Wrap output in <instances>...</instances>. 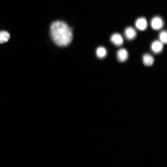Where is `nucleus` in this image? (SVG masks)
I'll use <instances>...</instances> for the list:
<instances>
[{
  "label": "nucleus",
  "mask_w": 167,
  "mask_h": 167,
  "mask_svg": "<svg viewBox=\"0 0 167 167\" xmlns=\"http://www.w3.org/2000/svg\"><path fill=\"white\" fill-rule=\"evenodd\" d=\"M143 62L145 65L150 66L153 65L154 62V58L148 54H145L143 57Z\"/></svg>",
  "instance_id": "obj_8"
},
{
  "label": "nucleus",
  "mask_w": 167,
  "mask_h": 167,
  "mask_svg": "<svg viewBox=\"0 0 167 167\" xmlns=\"http://www.w3.org/2000/svg\"><path fill=\"white\" fill-rule=\"evenodd\" d=\"M129 56L127 51L124 48L119 49L117 52V57L118 61L121 62H124L128 59Z\"/></svg>",
  "instance_id": "obj_5"
},
{
  "label": "nucleus",
  "mask_w": 167,
  "mask_h": 167,
  "mask_svg": "<svg viewBox=\"0 0 167 167\" xmlns=\"http://www.w3.org/2000/svg\"><path fill=\"white\" fill-rule=\"evenodd\" d=\"M50 33L53 42L59 46H67L72 41V29L63 22L56 21L52 23Z\"/></svg>",
  "instance_id": "obj_1"
},
{
  "label": "nucleus",
  "mask_w": 167,
  "mask_h": 167,
  "mask_svg": "<svg viewBox=\"0 0 167 167\" xmlns=\"http://www.w3.org/2000/svg\"><path fill=\"white\" fill-rule=\"evenodd\" d=\"M10 37L9 33L7 31H0V44L8 42Z\"/></svg>",
  "instance_id": "obj_9"
},
{
  "label": "nucleus",
  "mask_w": 167,
  "mask_h": 167,
  "mask_svg": "<svg viewBox=\"0 0 167 167\" xmlns=\"http://www.w3.org/2000/svg\"><path fill=\"white\" fill-rule=\"evenodd\" d=\"M164 23L163 19L160 17H153L151 21L152 28L154 30H158L163 27Z\"/></svg>",
  "instance_id": "obj_2"
},
{
  "label": "nucleus",
  "mask_w": 167,
  "mask_h": 167,
  "mask_svg": "<svg viewBox=\"0 0 167 167\" xmlns=\"http://www.w3.org/2000/svg\"><path fill=\"white\" fill-rule=\"evenodd\" d=\"M111 42L117 46H122L124 43V39L122 36L118 33H115L111 37Z\"/></svg>",
  "instance_id": "obj_4"
},
{
  "label": "nucleus",
  "mask_w": 167,
  "mask_h": 167,
  "mask_svg": "<svg viewBox=\"0 0 167 167\" xmlns=\"http://www.w3.org/2000/svg\"><path fill=\"white\" fill-rule=\"evenodd\" d=\"M97 56L100 59H102L105 57L107 54V51L103 47H99L96 51Z\"/></svg>",
  "instance_id": "obj_10"
},
{
  "label": "nucleus",
  "mask_w": 167,
  "mask_h": 167,
  "mask_svg": "<svg viewBox=\"0 0 167 167\" xmlns=\"http://www.w3.org/2000/svg\"><path fill=\"white\" fill-rule=\"evenodd\" d=\"M159 38L160 41L163 44H166L167 42V33L166 30H163L160 33Z\"/></svg>",
  "instance_id": "obj_11"
},
{
  "label": "nucleus",
  "mask_w": 167,
  "mask_h": 167,
  "mask_svg": "<svg viewBox=\"0 0 167 167\" xmlns=\"http://www.w3.org/2000/svg\"><path fill=\"white\" fill-rule=\"evenodd\" d=\"M124 35L127 39L131 40L136 38L137 33L134 29L131 27H129L124 31Z\"/></svg>",
  "instance_id": "obj_6"
},
{
  "label": "nucleus",
  "mask_w": 167,
  "mask_h": 167,
  "mask_svg": "<svg viewBox=\"0 0 167 167\" xmlns=\"http://www.w3.org/2000/svg\"><path fill=\"white\" fill-rule=\"evenodd\" d=\"M135 25L136 28L141 31L145 30L147 27V22L146 19L144 17H140L136 21Z\"/></svg>",
  "instance_id": "obj_3"
},
{
  "label": "nucleus",
  "mask_w": 167,
  "mask_h": 167,
  "mask_svg": "<svg viewBox=\"0 0 167 167\" xmlns=\"http://www.w3.org/2000/svg\"><path fill=\"white\" fill-rule=\"evenodd\" d=\"M151 48L153 53L158 54L163 50V44L160 41L155 40L152 43Z\"/></svg>",
  "instance_id": "obj_7"
}]
</instances>
